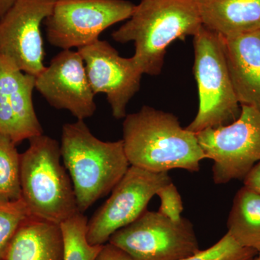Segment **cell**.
Returning <instances> with one entry per match:
<instances>
[{
	"label": "cell",
	"mask_w": 260,
	"mask_h": 260,
	"mask_svg": "<svg viewBox=\"0 0 260 260\" xmlns=\"http://www.w3.org/2000/svg\"><path fill=\"white\" fill-rule=\"evenodd\" d=\"M122 140L130 166L149 172H197L206 158L196 134L183 128L177 116L148 106L126 114Z\"/></svg>",
	"instance_id": "6da1fadb"
},
{
	"label": "cell",
	"mask_w": 260,
	"mask_h": 260,
	"mask_svg": "<svg viewBox=\"0 0 260 260\" xmlns=\"http://www.w3.org/2000/svg\"><path fill=\"white\" fill-rule=\"evenodd\" d=\"M202 27L196 0H140L112 38L121 44L134 42L135 63L143 75L156 76L171 44L194 37Z\"/></svg>",
	"instance_id": "7a4b0ae2"
},
{
	"label": "cell",
	"mask_w": 260,
	"mask_h": 260,
	"mask_svg": "<svg viewBox=\"0 0 260 260\" xmlns=\"http://www.w3.org/2000/svg\"><path fill=\"white\" fill-rule=\"evenodd\" d=\"M60 148L80 213L112 192L130 167L122 140L102 141L83 120L62 126Z\"/></svg>",
	"instance_id": "3957f363"
},
{
	"label": "cell",
	"mask_w": 260,
	"mask_h": 260,
	"mask_svg": "<svg viewBox=\"0 0 260 260\" xmlns=\"http://www.w3.org/2000/svg\"><path fill=\"white\" fill-rule=\"evenodd\" d=\"M28 140L20 154L22 198L30 216L60 225L80 213L71 178L61 164L60 145L44 135Z\"/></svg>",
	"instance_id": "277c9868"
},
{
	"label": "cell",
	"mask_w": 260,
	"mask_h": 260,
	"mask_svg": "<svg viewBox=\"0 0 260 260\" xmlns=\"http://www.w3.org/2000/svg\"><path fill=\"white\" fill-rule=\"evenodd\" d=\"M194 38L193 72L198 85L199 108L186 129L197 133L226 125L241 112L228 68L223 39L203 26Z\"/></svg>",
	"instance_id": "5b68a950"
},
{
	"label": "cell",
	"mask_w": 260,
	"mask_h": 260,
	"mask_svg": "<svg viewBox=\"0 0 260 260\" xmlns=\"http://www.w3.org/2000/svg\"><path fill=\"white\" fill-rule=\"evenodd\" d=\"M196 135L206 158L213 160L215 184L244 179L260 161V112L255 108L242 105L235 121Z\"/></svg>",
	"instance_id": "8992f818"
},
{
	"label": "cell",
	"mask_w": 260,
	"mask_h": 260,
	"mask_svg": "<svg viewBox=\"0 0 260 260\" xmlns=\"http://www.w3.org/2000/svg\"><path fill=\"white\" fill-rule=\"evenodd\" d=\"M135 8L126 0H56L44 22L48 42L62 50L85 47L109 27L128 20Z\"/></svg>",
	"instance_id": "52a82bcc"
},
{
	"label": "cell",
	"mask_w": 260,
	"mask_h": 260,
	"mask_svg": "<svg viewBox=\"0 0 260 260\" xmlns=\"http://www.w3.org/2000/svg\"><path fill=\"white\" fill-rule=\"evenodd\" d=\"M109 243L139 260H180L200 251L189 220L174 221L148 210L114 233Z\"/></svg>",
	"instance_id": "ba28073f"
},
{
	"label": "cell",
	"mask_w": 260,
	"mask_h": 260,
	"mask_svg": "<svg viewBox=\"0 0 260 260\" xmlns=\"http://www.w3.org/2000/svg\"><path fill=\"white\" fill-rule=\"evenodd\" d=\"M172 181L168 172H149L130 166L109 199L88 220L89 243L92 245L107 244L114 233L139 218L154 195Z\"/></svg>",
	"instance_id": "9c48e42d"
},
{
	"label": "cell",
	"mask_w": 260,
	"mask_h": 260,
	"mask_svg": "<svg viewBox=\"0 0 260 260\" xmlns=\"http://www.w3.org/2000/svg\"><path fill=\"white\" fill-rule=\"evenodd\" d=\"M56 0H16L0 20V55L26 74L45 70L42 24Z\"/></svg>",
	"instance_id": "30bf717a"
},
{
	"label": "cell",
	"mask_w": 260,
	"mask_h": 260,
	"mask_svg": "<svg viewBox=\"0 0 260 260\" xmlns=\"http://www.w3.org/2000/svg\"><path fill=\"white\" fill-rule=\"evenodd\" d=\"M95 95L106 94L116 119H124L126 107L139 91L142 73L133 57L125 58L100 39L78 49Z\"/></svg>",
	"instance_id": "8fae6325"
},
{
	"label": "cell",
	"mask_w": 260,
	"mask_h": 260,
	"mask_svg": "<svg viewBox=\"0 0 260 260\" xmlns=\"http://www.w3.org/2000/svg\"><path fill=\"white\" fill-rule=\"evenodd\" d=\"M36 89L51 107L68 111L78 120L91 117L96 111L95 95L78 50H62L54 56L36 78Z\"/></svg>",
	"instance_id": "7c38bea8"
},
{
	"label": "cell",
	"mask_w": 260,
	"mask_h": 260,
	"mask_svg": "<svg viewBox=\"0 0 260 260\" xmlns=\"http://www.w3.org/2000/svg\"><path fill=\"white\" fill-rule=\"evenodd\" d=\"M36 77L26 74L0 55V133L15 144L43 135L32 102Z\"/></svg>",
	"instance_id": "4fadbf2b"
},
{
	"label": "cell",
	"mask_w": 260,
	"mask_h": 260,
	"mask_svg": "<svg viewBox=\"0 0 260 260\" xmlns=\"http://www.w3.org/2000/svg\"><path fill=\"white\" fill-rule=\"evenodd\" d=\"M222 39L239 104L255 108L260 112V30Z\"/></svg>",
	"instance_id": "5bb4252c"
},
{
	"label": "cell",
	"mask_w": 260,
	"mask_h": 260,
	"mask_svg": "<svg viewBox=\"0 0 260 260\" xmlns=\"http://www.w3.org/2000/svg\"><path fill=\"white\" fill-rule=\"evenodd\" d=\"M205 28L223 38L260 30V0H196Z\"/></svg>",
	"instance_id": "9a60e30c"
},
{
	"label": "cell",
	"mask_w": 260,
	"mask_h": 260,
	"mask_svg": "<svg viewBox=\"0 0 260 260\" xmlns=\"http://www.w3.org/2000/svg\"><path fill=\"white\" fill-rule=\"evenodd\" d=\"M60 225L28 217L10 243L4 260H63Z\"/></svg>",
	"instance_id": "2e32d148"
},
{
	"label": "cell",
	"mask_w": 260,
	"mask_h": 260,
	"mask_svg": "<svg viewBox=\"0 0 260 260\" xmlns=\"http://www.w3.org/2000/svg\"><path fill=\"white\" fill-rule=\"evenodd\" d=\"M228 232L239 244L260 252V194L243 186L234 198Z\"/></svg>",
	"instance_id": "e0dca14e"
},
{
	"label": "cell",
	"mask_w": 260,
	"mask_h": 260,
	"mask_svg": "<svg viewBox=\"0 0 260 260\" xmlns=\"http://www.w3.org/2000/svg\"><path fill=\"white\" fill-rule=\"evenodd\" d=\"M88 220L83 213L60 224L63 241V260H95L103 245H92L87 239Z\"/></svg>",
	"instance_id": "ac0fdd59"
},
{
	"label": "cell",
	"mask_w": 260,
	"mask_h": 260,
	"mask_svg": "<svg viewBox=\"0 0 260 260\" xmlns=\"http://www.w3.org/2000/svg\"><path fill=\"white\" fill-rule=\"evenodd\" d=\"M0 197L21 198L20 154L9 137L0 133Z\"/></svg>",
	"instance_id": "d6986e66"
},
{
	"label": "cell",
	"mask_w": 260,
	"mask_h": 260,
	"mask_svg": "<svg viewBox=\"0 0 260 260\" xmlns=\"http://www.w3.org/2000/svg\"><path fill=\"white\" fill-rule=\"evenodd\" d=\"M30 215L23 198L10 200L0 197V260H4L10 243Z\"/></svg>",
	"instance_id": "ffe728a7"
},
{
	"label": "cell",
	"mask_w": 260,
	"mask_h": 260,
	"mask_svg": "<svg viewBox=\"0 0 260 260\" xmlns=\"http://www.w3.org/2000/svg\"><path fill=\"white\" fill-rule=\"evenodd\" d=\"M257 254V251L241 245L226 233L208 249L180 260H254Z\"/></svg>",
	"instance_id": "44dd1931"
},
{
	"label": "cell",
	"mask_w": 260,
	"mask_h": 260,
	"mask_svg": "<svg viewBox=\"0 0 260 260\" xmlns=\"http://www.w3.org/2000/svg\"><path fill=\"white\" fill-rule=\"evenodd\" d=\"M156 195L160 200L159 213L174 221H179L182 218L181 213L184 210L182 200L177 186L172 181L160 188Z\"/></svg>",
	"instance_id": "7402d4cb"
},
{
	"label": "cell",
	"mask_w": 260,
	"mask_h": 260,
	"mask_svg": "<svg viewBox=\"0 0 260 260\" xmlns=\"http://www.w3.org/2000/svg\"><path fill=\"white\" fill-rule=\"evenodd\" d=\"M95 260H139L110 243L102 246V249Z\"/></svg>",
	"instance_id": "603a6c76"
},
{
	"label": "cell",
	"mask_w": 260,
	"mask_h": 260,
	"mask_svg": "<svg viewBox=\"0 0 260 260\" xmlns=\"http://www.w3.org/2000/svg\"><path fill=\"white\" fill-rule=\"evenodd\" d=\"M243 181L245 187L260 194V161L249 171Z\"/></svg>",
	"instance_id": "cb8c5ba5"
},
{
	"label": "cell",
	"mask_w": 260,
	"mask_h": 260,
	"mask_svg": "<svg viewBox=\"0 0 260 260\" xmlns=\"http://www.w3.org/2000/svg\"><path fill=\"white\" fill-rule=\"evenodd\" d=\"M16 0H0V20L10 9Z\"/></svg>",
	"instance_id": "d4e9b609"
},
{
	"label": "cell",
	"mask_w": 260,
	"mask_h": 260,
	"mask_svg": "<svg viewBox=\"0 0 260 260\" xmlns=\"http://www.w3.org/2000/svg\"><path fill=\"white\" fill-rule=\"evenodd\" d=\"M254 260H260V252L258 253L257 255L254 258Z\"/></svg>",
	"instance_id": "484cf974"
}]
</instances>
